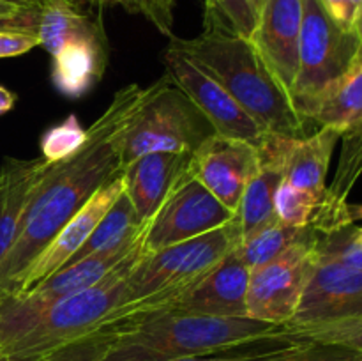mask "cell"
<instances>
[{
	"mask_svg": "<svg viewBox=\"0 0 362 361\" xmlns=\"http://www.w3.org/2000/svg\"><path fill=\"white\" fill-rule=\"evenodd\" d=\"M152 88L154 84L148 87L129 84L117 91L112 103L87 130L81 151L53 165L25 212L13 246L0 260V299L16 292L21 276L42 248L99 188L122 172V131Z\"/></svg>",
	"mask_w": 362,
	"mask_h": 361,
	"instance_id": "obj_1",
	"label": "cell"
},
{
	"mask_svg": "<svg viewBox=\"0 0 362 361\" xmlns=\"http://www.w3.org/2000/svg\"><path fill=\"white\" fill-rule=\"evenodd\" d=\"M250 317H214L173 308L134 311L113 322L99 361H172L218 354L285 333Z\"/></svg>",
	"mask_w": 362,
	"mask_h": 361,
	"instance_id": "obj_2",
	"label": "cell"
},
{
	"mask_svg": "<svg viewBox=\"0 0 362 361\" xmlns=\"http://www.w3.org/2000/svg\"><path fill=\"white\" fill-rule=\"evenodd\" d=\"M170 42L216 78L271 137L304 138L311 134L313 124L297 112L286 88L250 39L218 28H204L197 38L172 35Z\"/></svg>",
	"mask_w": 362,
	"mask_h": 361,
	"instance_id": "obj_3",
	"label": "cell"
},
{
	"mask_svg": "<svg viewBox=\"0 0 362 361\" xmlns=\"http://www.w3.org/2000/svg\"><path fill=\"white\" fill-rule=\"evenodd\" d=\"M144 244L101 282L73 294L0 342L11 361H41L62 347L120 321L127 308V278L144 255Z\"/></svg>",
	"mask_w": 362,
	"mask_h": 361,
	"instance_id": "obj_4",
	"label": "cell"
},
{
	"mask_svg": "<svg viewBox=\"0 0 362 361\" xmlns=\"http://www.w3.org/2000/svg\"><path fill=\"white\" fill-rule=\"evenodd\" d=\"M239 239V223L232 219L193 239L147 251L127 278L126 315L152 310L193 287L235 248Z\"/></svg>",
	"mask_w": 362,
	"mask_h": 361,
	"instance_id": "obj_5",
	"label": "cell"
},
{
	"mask_svg": "<svg viewBox=\"0 0 362 361\" xmlns=\"http://www.w3.org/2000/svg\"><path fill=\"white\" fill-rule=\"evenodd\" d=\"M214 133L207 117L165 74L124 127L120 163L124 168L151 152H194Z\"/></svg>",
	"mask_w": 362,
	"mask_h": 361,
	"instance_id": "obj_6",
	"label": "cell"
},
{
	"mask_svg": "<svg viewBox=\"0 0 362 361\" xmlns=\"http://www.w3.org/2000/svg\"><path fill=\"white\" fill-rule=\"evenodd\" d=\"M357 55L356 32L339 28L320 0H303L299 60L292 87L297 112L308 120L317 99L352 67Z\"/></svg>",
	"mask_w": 362,
	"mask_h": 361,
	"instance_id": "obj_7",
	"label": "cell"
},
{
	"mask_svg": "<svg viewBox=\"0 0 362 361\" xmlns=\"http://www.w3.org/2000/svg\"><path fill=\"white\" fill-rule=\"evenodd\" d=\"M318 262V232H310L267 264L250 271L246 315L274 326H288Z\"/></svg>",
	"mask_w": 362,
	"mask_h": 361,
	"instance_id": "obj_8",
	"label": "cell"
},
{
	"mask_svg": "<svg viewBox=\"0 0 362 361\" xmlns=\"http://www.w3.org/2000/svg\"><path fill=\"white\" fill-rule=\"evenodd\" d=\"M163 64L170 81L198 106L216 133L250 142L255 147H264L271 134L226 92L216 78L202 69L172 42L163 52Z\"/></svg>",
	"mask_w": 362,
	"mask_h": 361,
	"instance_id": "obj_9",
	"label": "cell"
},
{
	"mask_svg": "<svg viewBox=\"0 0 362 361\" xmlns=\"http://www.w3.org/2000/svg\"><path fill=\"white\" fill-rule=\"evenodd\" d=\"M232 219H235V212L225 207L207 188L189 177L148 219L144 248L145 251L163 250L219 229Z\"/></svg>",
	"mask_w": 362,
	"mask_h": 361,
	"instance_id": "obj_10",
	"label": "cell"
},
{
	"mask_svg": "<svg viewBox=\"0 0 362 361\" xmlns=\"http://www.w3.org/2000/svg\"><path fill=\"white\" fill-rule=\"evenodd\" d=\"M260 159V147L214 133L193 152L189 172L225 207L237 212L244 188L257 172Z\"/></svg>",
	"mask_w": 362,
	"mask_h": 361,
	"instance_id": "obj_11",
	"label": "cell"
},
{
	"mask_svg": "<svg viewBox=\"0 0 362 361\" xmlns=\"http://www.w3.org/2000/svg\"><path fill=\"white\" fill-rule=\"evenodd\" d=\"M362 315V269L318 257L296 315L285 328Z\"/></svg>",
	"mask_w": 362,
	"mask_h": 361,
	"instance_id": "obj_12",
	"label": "cell"
},
{
	"mask_svg": "<svg viewBox=\"0 0 362 361\" xmlns=\"http://www.w3.org/2000/svg\"><path fill=\"white\" fill-rule=\"evenodd\" d=\"M124 191V179L122 172L112 180L99 188L90 198L83 204V207L55 234L52 241L42 248L41 253L30 262L27 271L21 276L20 283H18L16 292H23V290L30 289L35 283L45 280L46 276L53 275L59 271L60 268L67 264L71 258L74 257L78 250L85 244V241L90 237L98 223L101 222L103 216L112 209L117 198ZM13 296V294H11Z\"/></svg>",
	"mask_w": 362,
	"mask_h": 361,
	"instance_id": "obj_13",
	"label": "cell"
},
{
	"mask_svg": "<svg viewBox=\"0 0 362 361\" xmlns=\"http://www.w3.org/2000/svg\"><path fill=\"white\" fill-rule=\"evenodd\" d=\"M303 0H264L251 34V45L292 98L299 60Z\"/></svg>",
	"mask_w": 362,
	"mask_h": 361,
	"instance_id": "obj_14",
	"label": "cell"
},
{
	"mask_svg": "<svg viewBox=\"0 0 362 361\" xmlns=\"http://www.w3.org/2000/svg\"><path fill=\"white\" fill-rule=\"evenodd\" d=\"M247 283L250 268L232 250L200 282L156 308H173L214 317H247Z\"/></svg>",
	"mask_w": 362,
	"mask_h": 361,
	"instance_id": "obj_15",
	"label": "cell"
},
{
	"mask_svg": "<svg viewBox=\"0 0 362 361\" xmlns=\"http://www.w3.org/2000/svg\"><path fill=\"white\" fill-rule=\"evenodd\" d=\"M191 156L193 152H151L124 166V193L141 222H148L166 198L189 179Z\"/></svg>",
	"mask_w": 362,
	"mask_h": 361,
	"instance_id": "obj_16",
	"label": "cell"
},
{
	"mask_svg": "<svg viewBox=\"0 0 362 361\" xmlns=\"http://www.w3.org/2000/svg\"><path fill=\"white\" fill-rule=\"evenodd\" d=\"M55 163L6 158L0 165V260L13 246L32 198Z\"/></svg>",
	"mask_w": 362,
	"mask_h": 361,
	"instance_id": "obj_17",
	"label": "cell"
},
{
	"mask_svg": "<svg viewBox=\"0 0 362 361\" xmlns=\"http://www.w3.org/2000/svg\"><path fill=\"white\" fill-rule=\"evenodd\" d=\"M341 131L334 127H318L304 138L279 137L283 180L300 190L325 195L327 172Z\"/></svg>",
	"mask_w": 362,
	"mask_h": 361,
	"instance_id": "obj_18",
	"label": "cell"
},
{
	"mask_svg": "<svg viewBox=\"0 0 362 361\" xmlns=\"http://www.w3.org/2000/svg\"><path fill=\"white\" fill-rule=\"evenodd\" d=\"M49 57L53 87L66 98L78 99L101 81L108 66V41L106 35L73 39Z\"/></svg>",
	"mask_w": 362,
	"mask_h": 361,
	"instance_id": "obj_19",
	"label": "cell"
},
{
	"mask_svg": "<svg viewBox=\"0 0 362 361\" xmlns=\"http://www.w3.org/2000/svg\"><path fill=\"white\" fill-rule=\"evenodd\" d=\"M260 151V165L247 180L235 212L240 237L278 222L274 214V193L283 180L279 137H269Z\"/></svg>",
	"mask_w": 362,
	"mask_h": 361,
	"instance_id": "obj_20",
	"label": "cell"
},
{
	"mask_svg": "<svg viewBox=\"0 0 362 361\" xmlns=\"http://www.w3.org/2000/svg\"><path fill=\"white\" fill-rule=\"evenodd\" d=\"M362 176V124L341 134V152L334 179L327 186L311 229L320 236L354 225L346 212L349 195Z\"/></svg>",
	"mask_w": 362,
	"mask_h": 361,
	"instance_id": "obj_21",
	"label": "cell"
},
{
	"mask_svg": "<svg viewBox=\"0 0 362 361\" xmlns=\"http://www.w3.org/2000/svg\"><path fill=\"white\" fill-rule=\"evenodd\" d=\"M308 120L318 127L345 131L362 124V64H354L317 99Z\"/></svg>",
	"mask_w": 362,
	"mask_h": 361,
	"instance_id": "obj_22",
	"label": "cell"
},
{
	"mask_svg": "<svg viewBox=\"0 0 362 361\" xmlns=\"http://www.w3.org/2000/svg\"><path fill=\"white\" fill-rule=\"evenodd\" d=\"M106 35L101 21L76 9L66 0H42L37 16L39 46L52 55L73 39Z\"/></svg>",
	"mask_w": 362,
	"mask_h": 361,
	"instance_id": "obj_23",
	"label": "cell"
},
{
	"mask_svg": "<svg viewBox=\"0 0 362 361\" xmlns=\"http://www.w3.org/2000/svg\"><path fill=\"white\" fill-rule=\"evenodd\" d=\"M145 223L138 218L133 204H131L127 195L122 191L115 204L112 205V209L98 223L90 237L85 241L83 246L74 253V257L66 265L74 264V262L81 260V258L88 257V255L101 253V251H108L113 250V248L122 246L124 243L133 239L144 229Z\"/></svg>",
	"mask_w": 362,
	"mask_h": 361,
	"instance_id": "obj_24",
	"label": "cell"
},
{
	"mask_svg": "<svg viewBox=\"0 0 362 361\" xmlns=\"http://www.w3.org/2000/svg\"><path fill=\"white\" fill-rule=\"evenodd\" d=\"M310 229L311 227H308V229L286 227L279 222L271 223L264 229L255 230V232L240 237L233 251L251 271V269L260 268V265L279 257L283 251L288 250L300 237L306 236Z\"/></svg>",
	"mask_w": 362,
	"mask_h": 361,
	"instance_id": "obj_25",
	"label": "cell"
},
{
	"mask_svg": "<svg viewBox=\"0 0 362 361\" xmlns=\"http://www.w3.org/2000/svg\"><path fill=\"white\" fill-rule=\"evenodd\" d=\"M324 195L300 190L281 180L274 193V214L279 223L296 229H308L315 222Z\"/></svg>",
	"mask_w": 362,
	"mask_h": 361,
	"instance_id": "obj_26",
	"label": "cell"
},
{
	"mask_svg": "<svg viewBox=\"0 0 362 361\" xmlns=\"http://www.w3.org/2000/svg\"><path fill=\"white\" fill-rule=\"evenodd\" d=\"M286 333H290L296 338L308 340V342L345 347V349L362 354V315L318 322V324L286 328Z\"/></svg>",
	"mask_w": 362,
	"mask_h": 361,
	"instance_id": "obj_27",
	"label": "cell"
},
{
	"mask_svg": "<svg viewBox=\"0 0 362 361\" xmlns=\"http://www.w3.org/2000/svg\"><path fill=\"white\" fill-rule=\"evenodd\" d=\"M257 27L251 0H205V28H218L250 39Z\"/></svg>",
	"mask_w": 362,
	"mask_h": 361,
	"instance_id": "obj_28",
	"label": "cell"
},
{
	"mask_svg": "<svg viewBox=\"0 0 362 361\" xmlns=\"http://www.w3.org/2000/svg\"><path fill=\"white\" fill-rule=\"evenodd\" d=\"M87 130L80 124L76 115H67L62 122L48 127L39 140L41 158L49 163H60L73 158L87 142Z\"/></svg>",
	"mask_w": 362,
	"mask_h": 361,
	"instance_id": "obj_29",
	"label": "cell"
},
{
	"mask_svg": "<svg viewBox=\"0 0 362 361\" xmlns=\"http://www.w3.org/2000/svg\"><path fill=\"white\" fill-rule=\"evenodd\" d=\"M299 338L292 336L290 333H279V335L269 336V338L258 340L250 345L237 347V349L225 350L218 354H205V356L180 357L172 361H276L288 353Z\"/></svg>",
	"mask_w": 362,
	"mask_h": 361,
	"instance_id": "obj_30",
	"label": "cell"
},
{
	"mask_svg": "<svg viewBox=\"0 0 362 361\" xmlns=\"http://www.w3.org/2000/svg\"><path fill=\"white\" fill-rule=\"evenodd\" d=\"M318 257L362 269V239L357 236L356 225L343 227L324 236L318 234Z\"/></svg>",
	"mask_w": 362,
	"mask_h": 361,
	"instance_id": "obj_31",
	"label": "cell"
},
{
	"mask_svg": "<svg viewBox=\"0 0 362 361\" xmlns=\"http://www.w3.org/2000/svg\"><path fill=\"white\" fill-rule=\"evenodd\" d=\"M101 6H119L127 13L140 14L163 35L172 38L175 0H99V7Z\"/></svg>",
	"mask_w": 362,
	"mask_h": 361,
	"instance_id": "obj_32",
	"label": "cell"
},
{
	"mask_svg": "<svg viewBox=\"0 0 362 361\" xmlns=\"http://www.w3.org/2000/svg\"><path fill=\"white\" fill-rule=\"evenodd\" d=\"M112 333L113 324H108L92 333V335L71 343V345L55 350V353L49 354L48 357L41 361H99V357L103 356V353L108 347Z\"/></svg>",
	"mask_w": 362,
	"mask_h": 361,
	"instance_id": "obj_33",
	"label": "cell"
},
{
	"mask_svg": "<svg viewBox=\"0 0 362 361\" xmlns=\"http://www.w3.org/2000/svg\"><path fill=\"white\" fill-rule=\"evenodd\" d=\"M357 353L338 345L300 340L276 361H356Z\"/></svg>",
	"mask_w": 362,
	"mask_h": 361,
	"instance_id": "obj_34",
	"label": "cell"
},
{
	"mask_svg": "<svg viewBox=\"0 0 362 361\" xmlns=\"http://www.w3.org/2000/svg\"><path fill=\"white\" fill-rule=\"evenodd\" d=\"M35 46H39L37 32L0 30V59L25 55Z\"/></svg>",
	"mask_w": 362,
	"mask_h": 361,
	"instance_id": "obj_35",
	"label": "cell"
},
{
	"mask_svg": "<svg viewBox=\"0 0 362 361\" xmlns=\"http://www.w3.org/2000/svg\"><path fill=\"white\" fill-rule=\"evenodd\" d=\"M325 13L339 28L354 32L362 11V0H320Z\"/></svg>",
	"mask_w": 362,
	"mask_h": 361,
	"instance_id": "obj_36",
	"label": "cell"
},
{
	"mask_svg": "<svg viewBox=\"0 0 362 361\" xmlns=\"http://www.w3.org/2000/svg\"><path fill=\"white\" fill-rule=\"evenodd\" d=\"M37 16L39 9H27L14 16L0 18V30L37 32Z\"/></svg>",
	"mask_w": 362,
	"mask_h": 361,
	"instance_id": "obj_37",
	"label": "cell"
},
{
	"mask_svg": "<svg viewBox=\"0 0 362 361\" xmlns=\"http://www.w3.org/2000/svg\"><path fill=\"white\" fill-rule=\"evenodd\" d=\"M16 99L18 96L13 91L0 85V115H6V113H9L13 110L14 105H16Z\"/></svg>",
	"mask_w": 362,
	"mask_h": 361,
	"instance_id": "obj_38",
	"label": "cell"
},
{
	"mask_svg": "<svg viewBox=\"0 0 362 361\" xmlns=\"http://www.w3.org/2000/svg\"><path fill=\"white\" fill-rule=\"evenodd\" d=\"M346 212H349V218L352 223L362 222V204H349L346 205ZM356 232L362 239V225L356 227Z\"/></svg>",
	"mask_w": 362,
	"mask_h": 361,
	"instance_id": "obj_39",
	"label": "cell"
},
{
	"mask_svg": "<svg viewBox=\"0 0 362 361\" xmlns=\"http://www.w3.org/2000/svg\"><path fill=\"white\" fill-rule=\"evenodd\" d=\"M354 32H356V38H357V55H356V60H354V64H362V11H361V16H359V20H357Z\"/></svg>",
	"mask_w": 362,
	"mask_h": 361,
	"instance_id": "obj_40",
	"label": "cell"
},
{
	"mask_svg": "<svg viewBox=\"0 0 362 361\" xmlns=\"http://www.w3.org/2000/svg\"><path fill=\"white\" fill-rule=\"evenodd\" d=\"M21 11H27V9H21V7L13 6V4L4 2V0H0V18L14 16V14H20Z\"/></svg>",
	"mask_w": 362,
	"mask_h": 361,
	"instance_id": "obj_41",
	"label": "cell"
},
{
	"mask_svg": "<svg viewBox=\"0 0 362 361\" xmlns=\"http://www.w3.org/2000/svg\"><path fill=\"white\" fill-rule=\"evenodd\" d=\"M4 2L13 4V6L21 7V9H39L42 0H4Z\"/></svg>",
	"mask_w": 362,
	"mask_h": 361,
	"instance_id": "obj_42",
	"label": "cell"
},
{
	"mask_svg": "<svg viewBox=\"0 0 362 361\" xmlns=\"http://www.w3.org/2000/svg\"><path fill=\"white\" fill-rule=\"evenodd\" d=\"M66 2L76 9L83 11V13H87V9H90V7L99 6V0H66Z\"/></svg>",
	"mask_w": 362,
	"mask_h": 361,
	"instance_id": "obj_43",
	"label": "cell"
},
{
	"mask_svg": "<svg viewBox=\"0 0 362 361\" xmlns=\"http://www.w3.org/2000/svg\"><path fill=\"white\" fill-rule=\"evenodd\" d=\"M262 2H264V0H251V4H253L257 16H258V11H260V7H262Z\"/></svg>",
	"mask_w": 362,
	"mask_h": 361,
	"instance_id": "obj_44",
	"label": "cell"
},
{
	"mask_svg": "<svg viewBox=\"0 0 362 361\" xmlns=\"http://www.w3.org/2000/svg\"><path fill=\"white\" fill-rule=\"evenodd\" d=\"M0 361H11L9 357H7V354L4 353V349H2V347H0Z\"/></svg>",
	"mask_w": 362,
	"mask_h": 361,
	"instance_id": "obj_45",
	"label": "cell"
},
{
	"mask_svg": "<svg viewBox=\"0 0 362 361\" xmlns=\"http://www.w3.org/2000/svg\"><path fill=\"white\" fill-rule=\"evenodd\" d=\"M356 361H362V354H357V356H356Z\"/></svg>",
	"mask_w": 362,
	"mask_h": 361,
	"instance_id": "obj_46",
	"label": "cell"
}]
</instances>
